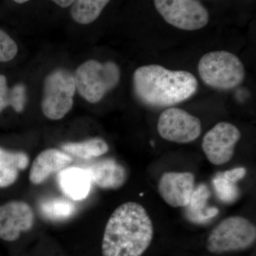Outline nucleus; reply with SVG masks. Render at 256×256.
Instances as JSON below:
<instances>
[{
    "mask_svg": "<svg viewBox=\"0 0 256 256\" xmlns=\"http://www.w3.org/2000/svg\"><path fill=\"white\" fill-rule=\"evenodd\" d=\"M120 75V69L114 62L89 60L79 66L74 76L79 95L90 104H97L117 86Z\"/></svg>",
    "mask_w": 256,
    "mask_h": 256,
    "instance_id": "7ed1b4c3",
    "label": "nucleus"
},
{
    "mask_svg": "<svg viewBox=\"0 0 256 256\" xmlns=\"http://www.w3.org/2000/svg\"><path fill=\"white\" fill-rule=\"evenodd\" d=\"M194 183L195 176L192 172H168L162 175L158 191L170 206L186 207L191 200Z\"/></svg>",
    "mask_w": 256,
    "mask_h": 256,
    "instance_id": "9b49d317",
    "label": "nucleus"
},
{
    "mask_svg": "<svg viewBox=\"0 0 256 256\" xmlns=\"http://www.w3.org/2000/svg\"><path fill=\"white\" fill-rule=\"evenodd\" d=\"M92 182L102 190H118L128 178L126 168L112 158L96 160L87 168Z\"/></svg>",
    "mask_w": 256,
    "mask_h": 256,
    "instance_id": "ddd939ff",
    "label": "nucleus"
},
{
    "mask_svg": "<svg viewBox=\"0 0 256 256\" xmlns=\"http://www.w3.org/2000/svg\"><path fill=\"white\" fill-rule=\"evenodd\" d=\"M224 178L232 182L236 183L239 180H242L246 174V170L244 168H237L227 170L222 172Z\"/></svg>",
    "mask_w": 256,
    "mask_h": 256,
    "instance_id": "b1692460",
    "label": "nucleus"
},
{
    "mask_svg": "<svg viewBox=\"0 0 256 256\" xmlns=\"http://www.w3.org/2000/svg\"><path fill=\"white\" fill-rule=\"evenodd\" d=\"M156 11L169 24L185 31H196L210 21L208 10L198 0H154Z\"/></svg>",
    "mask_w": 256,
    "mask_h": 256,
    "instance_id": "0eeeda50",
    "label": "nucleus"
},
{
    "mask_svg": "<svg viewBox=\"0 0 256 256\" xmlns=\"http://www.w3.org/2000/svg\"><path fill=\"white\" fill-rule=\"evenodd\" d=\"M15 2L18 4H24V3L28 2L30 0H14Z\"/></svg>",
    "mask_w": 256,
    "mask_h": 256,
    "instance_id": "a878e982",
    "label": "nucleus"
},
{
    "mask_svg": "<svg viewBox=\"0 0 256 256\" xmlns=\"http://www.w3.org/2000/svg\"><path fill=\"white\" fill-rule=\"evenodd\" d=\"M64 152L84 160H90L105 154L109 146L104 140L96 138L84 142L66 143L62 146Z\"/></svg>",
    "mask_w": 256,
    "mask_h": 256,
    "instance_id": "a211bd4d",
    "label": "nucleus"
},
{
    "mask_svg": "<svg viewBox=\"0 0 256 256\" xmlns=\"http://www.w3.org/2000/svg\"><path fill=\"white\" fill-rule=\"evenodd\" d=\"M198 72L206 85L223 90L238 86L246 76L240 58L226 50H215L204 55L198 62Z\"/></svg>",
    "mask_w": 256,
    "mask_h": 256,
    "instance_id": "20e7f679",
    "label": "nucleus"
},
{
    "mask_svg": "<svg viewBox=\"0 0 256 256\" xmlns=\"http://www.w3.org/2000/svg\"><path fill=\"white\" fill-rule=\"evenodd\" d=\"M70 154L57 149L42 152L32 163L30 180L33 184L40 185L55 173H58L72 164Z\"/></svg>",
    "mask_w": 256,
    "mask_h": 256,
    "instance_id": "f8f14e48",
    "label": "nucleus"
},
{
    "mask_svg": "<svg viewBox=\"0 0 256 256\" xmlns=\"http://www.w3.org/2000/svg\"><path fill=\"white\" fill-rule=\"evenodd\" d=\"M133 87L138 98L152 107L176 105L194 95L198 82L185 70H172L156 64L142 66L133 74Z\"/></svg>",
    "mask_w": 256,
    "mask_h": 256,
    "instance_id": "f03ea898",
    "label": "nucleus"
},
{
    "mask_svg": "<svg viewBox=\"0 0 256 256\" xmlns=\"http://www.w3.org/2000/svg\"><path fill=\"white\" fill-rule=\"evenodd\" d=\"M57 184L68 200L82 201L88 196L92 180L86 168L67 166L57 174Z\"/></svg>",
    "mask_w": 256,
    "mask_h": 256,
    "instance_id": "4468645a",
    "label": "nucleus"
},
{
    "mask_svg": "<svg viewBox=\"0 0 256 256\" xmlns=\"http://www.w3.org/2000/svg\"><path fill=\"white\" fill-rule=\"evenodd\" d=\"M240 138L242 133L236 126L230 122H220L204 136L202 150L212 164H224L233 158Z\"/></svg>",
    "mask_w": 256,
    "mask_h": 256,
    "instance_id": "1a4fd4ad",
    "label": "nucleus"
},
{
    "mask_svg": "<svg viewBox=\"0 0 256 256\" xmlns=\"http://www.w3.org/2000/svg\"><path fill=\"white\" fill-rule=\"evenodd\" d=\"M210 195V190L204 184L194 188L190 203L186 206L188 207L186 216L192 222L202 224L218 214V208L207 206Z\"/></svg>",
    "mask_w": 256,
    "mask_h": 256,
    "instance_id": "dca6fc26",
    "label": "nucleus"
},
{
    "mask_svg": "<svg viewBox=\"0 0 256 256\" xmlns=\"http://www.w3.org/2000/svg\"><path fill=\"white\" fill-rule=\"evenodd\" d=\"M18 46L13 38L0 30V62L12 60L18 54Z\"/></svg>",
    "mask_w": 256,
    "mask_h": 256,
    "instance_id": "412c9836",
    "label": "nucleus"
},
{
    "mask_svg": "<svg viewBox=\"0 0 256 256\" xmlns=\"http://www.w3.org/2000/svg\"><path fill=\"white\" fill-rule=\"evenodd\" d=\"M42 214L48 220H64L74 214L76 206L70 200L63 197H50L44 200L40 205Z\"/></svg>",
    "mask_w": 256,
    "mask_h": 256,
    "instance_id": "6ab92c4d",
    "label": "nucleus"
},
{
    "mask_svg": "<svg viewBox=\"0 0 256 256\" xmlns=\"http://www.w3.org/2000/svg\"><path fill=\"white\" fill-rule=\"evenodd\" d=\"M26 102V90L24 85L16 84L11 88V107L16 112L24 110Z\"/></svg>",
    "mask_w": 256,
    "mask_h": 256,
    "instance_id": "4be33fe9",
    "label": "nucleus"
},
{
    "mask_svg": "<svg viewBox=\"0 0 256 256\" xmlns=\"http://www.w3.org/2000/svg\"><path fill=\"white\" fill-rule=\"evenodd\" d=\"M216 194L224 203H233L238 198L239 192L236 183L232 182L224 178L222 172L218 173L213 180Z\"/></svg>",
    "mask_w": 256,
    "mask_h": 256,
    "instance_id": "aec40b11",
    "label": "nucleus"
},
{
    "mask_svg": "<svg viewBox=\"0 0 256 256\" xmlns=\"http://www.w3.org/2000/svg\"><path fill=\"white\" fill-rule=\"evenodd\" d=\"M30 158L22 151H13L0 146V188H9L16 182L20 172L26 170Z\"/></svg>",
    "mask_w": 256,
    "mask_h": 256,
    "instance_id": "2eb2a0df",
    "label": "nucleus"
},
{
    "mask_svg": "<svg viewBox=\"0 0 256 256\" xmlns=\"http://www.w3.org/2000/svg\"><path fill=\"white\" fill-rule=\"evenodd\" d=\"M76 90L74 74L67 69H56L48 74L42 101L44 114L52 120L63 118L73 108Z\"/></svg>",
    "mask_w": 256,
    "mask_h": 256,
    "instance_id": "423d86ee",
    "label": "nucleus"
},
{
    "mask_svg": "<svg viewBox=\"0 0 256 256\" xmlns=\"http://www.w3.org/2000/svg\"><path fill=\"white\" fill-rule=\"evenodd\" d=\"M34 213L31 206L22 201H12L0 205V239L13 242L23 232L31 230Z\"/></svg>",
    "mask_w": 256,
    "mask_h": 256,
    "instance_id": "9d476101",
    "label": "nucleus"
},
{
    "mask_svg": "<svg viewBox=\"0 0 256 256\" xmlns=\"http://www.w3.org/2000/svg\"><path fill=\"white\" fill-rule=\"evenodd\" d=\"M256 228L247 218L230 216L218 224L207 239L210 252L222 254L249 248L255 244Z\"/></svg>",
    "mask_w": 256,
    "mask_h": 256,
    "instance_id": "39448f33",
    "label": "nucleus"
},
{
    "mask_svg": "<svg viewBox=\"0 0 256 256\" xmlns=\"http://www.w3.org/2000/svg\"><path fill=\"white\" fill-rule=\"evenodd\" d=\"M56 4L62 8H68L73 4L75 0H52Z\"/></svg>",
    "mask_w": 256,
    "mask_h": 256,
    "instance_id": "393cba45",
    "label": "nucleus"
},
{
    "mask_svg": "<svg viewBox=\"0 0 256 256\" xmlns=\"http://www.w3.org/2000/svg\"><path fill=\"white\" fill-rule=\"evenodd\" d=\"M154 236L152 222L146 208L136 202L122 204L106 224L102 256H142Z\"/></svg>",
    "mask_w": 256,
    "mask_h": 256,
    "instance_id": "f257e3e1",
    "label": "nucleus"
},
{
    "mask_svg": "<svg viewBox=\"0 0 256 256\" xmlns=\"http://www.w3.org/2000/svg\"><path fill=\"white\" fill-rule=\"evenodd\" d=\"M8 106H11V89L8 88L6 77L0 75V114Z\"/></svg>",
    "mask_w": 256,
    "mask_h": 256,
    "instance_id": "5701e85b",
    "label": "nucleus"
},
{
    "mask_svg": "<svg viewBox=\"0 0 256 256\" xmlns=\"http://www.w3.org/2000/svg\"><path fill=\"white\" fill-rule=\"evenodd\" d=\"M110 0H75L70 8V14L74 21L86 25L99 18Z\"/></svg>",
    "mask_w": 256,
    "mask_h": 256,
    "instance_id": "f3484780",
    "label": "nucleus"
},
{
    "mask_svg": "<svg viewBox=\"0 0 256 256\" xmlns=\"http://www.w3.org/2000/svg\"><path fill=\"white\" fill-rule=\"evenodd\" d=\"M200 118L178 108H170L160 114L158 131L160 137L170 142L186 144L193 142L202 133Z\"/></svg>",
    "mask_w": 256,
    "mask_h": 256,
    "instance_id": "6e6552de",
    "label": "nucleus"
}]
</instances>
